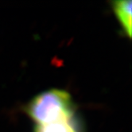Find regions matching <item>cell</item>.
Segmentation results:
<instances>
[{"mask_svg": "<svg viewBox=\"0 0 132 132\" xmlns=\"http://www.w3.org/2000/svg\"><path fill=\"white\" fill-rule=\"evenodd\" d=\"M34 132H79V130L75 125L73 119L71 121L37 125L34 129Z\"/></svg>", "mask_w": 132, "mask_h": 132, "instance_id": "3", "label": "cell"}, {"mask_svg": "<svg viewBox=\"0 0 132 132\" xmlns=\"http://www.w3.org/2000/svg\"><path fill=\"white\" fill-rule=\"evenodd\" d=\"M112 8L119 22L127 37H131V1H115Z\"/></svg>", "mask_w": 132, "mask_h": 132, "instance_id": "2", "label": "cell"}, {"mask_svg": "<svg viewBox=\"0 0 132 132\" xmlns=\"http://www.w3.org/2000/svg\"><path fill=\"white\" fill-rule=\"evenodd\" d=\"M75 107L70 94L62 89L45 91L29 103L26 113L37 125L73 120Z\"/></svg>", "mask_w": 132, "mask_h": 132, "instance_id": "1", "label": "cell"}]
</instances>
